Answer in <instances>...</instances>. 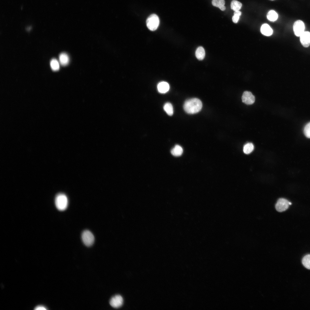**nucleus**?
Returning a JSON list of instances; mask_svg holds the SVG:
<instances>
[{
	"label": "nucleus",
	"mask_w": 310,
	"mask_h": 310,
	"mask_svg": "<svg viewBox=\"0 0 310 310\" xmlns=\"http://www.w3.org/2000/svg\"><path fill=\"white\" fill-rule=\"evenodd\" d=\"M202 106V102L199 99L194 98L186 100L184 104L183 108L187 113L193 114L199 112Z\"/></svg>",
	"instance_id": "nucleus-1"
},
{
	"label": "nucleus",
	"mask_w": 310,
	"mask_h": 310,
	"mask_svg": "<svg viewBox=\"0 0 310 310\" xmlns=\"http://www.w3.org/2000/svg\"><path fill=\"white\" fill-rule=\"evenodd\" d=\"M55 203L57 208L60 211H63L67 208L68 200L67 196L63 193H59L56 197Z\"/></svg>",
	"instance_id": "nucleus-2"
},
{
	"label": "nucleus",
	"mask_w": 310,
	"mask_h": 310,
	"mask_svg": "<svg viewBox=\"0 0 310 310\" xmlns=\"http://www.w3.org/2000/svg\"><path fill=\"white\" fill-rule=\"evenodd\" d=\"M146 25L151 30L154 31L158 28L159 24V19L158 16L153 14L150 16L146 21Z\"/></svg>",
	"instance_id": "nucleus-3"
},
{
	"label": "nucleus",
	"mask_w": 310,
	"mask_h": 310,
	"mask_svg": "<svg viewBox=\"0 0 310 310\" xmlns=\"http://www.w3.org/2000/svg\"><path fill=\"white\" fill-rule=\"evenodd\" d=\"M82 239L84 245L87 247L92 246L94 241V237L93 234L89 230H84L82 235Z\"/></svg>",
	"instance_id": "nucleus-4"
},
{
	"label": "nucleus",
	"mask_w": 310,
	"mask_h": 310,
	"mask_svg": "<svg viewBox=\"0 0 310 310\" xmlns=\"http://www.w3.org/2000/svg\"><path fill=\"white\" fill-rule=\"evenodd\" d=\"M305 24L303 22L300 20L295 21L293 26V29L295 35L297 36H300L304 32Z\"/></svg>",
	"instance_id": "nucleus-5"
},
{
	"label": "nucleus",
	"mask_w": 310,
	"mask_h": 310,
	"mask_svg": "<svg viewBox=\"0 0 310 310\" xmlns=\"http://www.w3.org/2000/svg\"><path fill=\"white\" fill-rule=\"evenodd\" d=\"M289 202L288 200L285 199H279L278 200L275 205L276 210L280 212L285 211L289 207Z\"/></svg>",
	"instance_id": "nucleus-6"
},
{
	"label": "nucleus",
	"mask_w": 310,
	"mask_h": 310,
	"mask_svg": "<svg viewBox=\"0 0 310 310\" xmlns=\"http://www.w3.org/2000/svg\"><path fill=\"white\" fill-rule=\"evenodd\" d=\"M123 300L122 297L120 295H116L112 297L109 301L110 305L115 308L121 307L123 303Z\"/></svg>",
	"instance_id": "nucleus-7"
},
{
	"label": "nucleus",
	"mask_w": 310,
	"mask_h": 310,
	"mask_svg": "<svg viewBox=\"0 0 310 310\" xmlns=\"http://www.w3.org/2000/svg\"><path fill=\"white\" fill-rule=\"evenodd\" d=\"M242 100V102L246 104L250 105L254 102L255 97L251 92L246 91L243 94Z\"/></svg>",
	"instance_id": "nucleus-8"
},
{
	"label": "nucleus",
	"mask_w": 310,
	"mask_h": 310,
	"mask_svg": "<svg viewBox=\"0 0 310 310\" xmlns=\"http://www.w3.org/2000/svg\"><path fill=\"white\" fill-rule=\"evenodd\" d=\"M300 41L303 46L308 47L310 45V32H304L300 36Z\"/></svg>",
	"instance_id": "nucleus-9"
},
{
	"label": "nucleus",
	"mask_w": 310,
	"mask_h": 310,
	"mask_svg": "<svg viewBox=\"0 0 310 310\" xmlns=\"http://www.w3.org/2000/svg\"><path fill=\"white\" fill-rule=\"evenodd\" d=\"M260 31L262 34L266 36H270L273 33L272 29L266 24H264L261 26Z\"/></svg>",
	"instance_id": "nucleus-10"
},
{
	"label": "nucleus",
	"mask_w": 310,
	"mask_h": 310,
	"mask_svg": "<svg viewBox=\"0 0 310 310\" xmlns=\"http://www.w3.org/2000/svg\"><path fill=\"white\" fill-rule=\"evenodd\" d=\"M157 88L159 92L164 93L168 91L169 89V85L166 82H162L158 84Z\"/></svg>",
	"instance_id": "nucleus-11"
},
{
	"label": "nucleus",
	"mask_w": 310,
	"mask_h": 310,
	"mask_svg": "<svg viewBox=\"0 0 310 310\" xmlns=\"http://www.w3.org/2000/svg\"><path fill=\"white\" fill-rule=\"evenodd\" d=\"M183 151L182 147L179 145H176L171 150V153L174 156H179L182 155Z\"/></svg>",
	"instance_id": "nucleus-12"
},
{
	"label": "nucleus",
	"mask_w": 310,
	"mask_h": 310,
	"mask_svg": "<svg viewBox=\"0 0 310 310\" xmlns=\"http://www.w3.org/2000/svg\"><path fill=\"white\" fill-rule=\"evenodd\" d=\"M212 3L213 5L218 7L222 11H224L226 9V7L224 6V0H212Z\"/></svg>",
	"instance_id": "nucleus-13"
},
{
	"label": "nucleus",
	"mask_w": 310,
	"mask_h": 310,
	"mask_svg": "<svg viewBox=\"0 0 310 310\" xmlns=\"http://www.w3.org/2000/svg\"><path fill=\"white\" fill-rule=\"evenodd\" d=\"M59 60L61 64L63 66L67 65L69 62L68 55L65 53H62L59 55Z\"/></svg>",
	"instance_id": "nucleus-14"
},
{
	"label": "nucleus",
	"mask_w": 310,
	"mask_h": 310,
	"mask_svg": "<svg viewBox=\"0 0 310 310\" xmlns=\"http://www.w3.org/2000/svg\"><path fill=\"white\" fill-rule=\"evenodd\" d=\"M205 55V51L202 47L199 46L195 52V56L198 60H201L203 59Z\"/></svg>",
	"instance_id": "nucleus-15"
},
{
	"label": "nucleus",
	"mask_w": 310,
	"mask_h": 310,
	"mask_svg": "<svg viewBox=\"0 0 310 310\" xmlns=\"http://www.w3.org/2000/svg\"><path fill=\"white\" fill-rule=\"evenodd\" d=\"M242 6V4L241 2L235 0L232 1L230 4L231 9L234 11L239 10L241 8Z\"/></svg>",
	"instance_id": "nucleus-16"
},
{
	"label": "nucleus",
	"mask_w": 310,
	"mask_h": 310,
	"mask_svg": "<svg viewBox=\"0 0 310 310\" xmlns=\"http://www.w3.org/2000/svg\"><path fill=\"white\" fill-rule=\"evenodd\" d=\"M277 13L274 10L269 11L267 13V17L268 19L270 21L274 22L277 20L278 18Z\"/></svg>",
	"instance_id": "nucleus-17"
},
{
	"label": "nucleus",
	"mask_w": 310,
	"mask_h": 310,
	"mask_svg": "<svg viewBox=\"0 0 310 310\" xmlns=\"http://www.w3.org/2000/svg\"><path fill=\"white\" fill-rule=\"evenodd\" d=\"M163 108L167 114L170 116L172 115L173 113V108L172 104L169 102H167L164 105Z\"/></svg>",
	"instance_id": "nucleus-18"
},
{
	"label": "nucleus",
	"mask_w": 310,
	"mask_h": 310,
	"mask_svg": "<svg viewBox=\"0 0 310 310\" xmlns=\"http://www.w3.org/2000/svg\"><path fill=\"white\" fill-rule=\"evenodd\" d=\"M254 146L252 143H248L245 144L243 147V151L246 154L251 153L253 150Z\"/></svg>",
	"instance_id": "nucleus-19"
},
{
	"label": "nucleus",
	"mask_w": 310,
	"mask_h": 310,
	"mask_svg": "<svg viewBox=\"0 0 310 310\" xmlns=\"http://www.w3.org/2000/svg\"><path fill=\"white\" fill-rule=\"evenodd\" d=\"M302 263L306 268L310 270V254L307 255L303 258Z\"/></svg>",
	"instance_id": "nucleus-20"
},
{
	"label": "nucleus",
	"mask_w": 310,
	"mask_h": 310,
	"mask_svg": "<svg viewBox=\"0 0 310 310\" xmlns=\"http://www.w3.org/2000/svg\"><path fill=\"white\" fill-rule=\"evenodd\" d=\"M50 65L51 69L53 71H57L59 69V63L58 61L55 59H53L51 61Z\"/></svg>",
	"instance_id": "nucleus-21"
},
{
	"label": "nucleus",
	"mask_w": 310,
	"mask_h": 310,
	"mask_svg": "<svg viewBox=\"0 0 310 310\" xmlns=\"http://www.w3.org/2000/svg\"><path fill=\"white\" fill-rule=\"evenodd\" d=\"M304 132L305 135L307 137L310 138V122L305 126L304 129Z\"/></svg>",
	"instance_id": "nucleus-22"
},
{
	"label": "nucleus",
	"mask_w": 310,
	"mask_h": 310,
	"mask_svg": "<svg viewBox=\"0 0 310 310\" xmlns=\"http://www.w3.org/2000/svg\"><path fill=\"white\" fill-rule=\"evenodd\" d=\"M35 310H46L47 309V307L43 305H37L34 308Z\"/></svg>",
	"instance_id": "nucleus-23"
},
{
	"label": "nucleus",
	"mask_w": 310,
	"mask_h": 310,
	"mask_svg": "<svg viewBox=\"0 0 310 310\" xmlns=\"http://www.w3.org/2000/svg\"><path fill=\"white\" fill-rule=\"evenodd\" d=\"M234 15L232 18V21L234 23H236L239 19V16L236 14H234Z\"/></svg>",
	"instance_id": "nucleus-24"
},
{
	"label": "nucleus",
	"mask_w": 310,
	"mask_h": 310,
	"mask_svg": "<svg viewBox=\"0 0 310 310\" xmlns=\"http://www.w3.org/2000/svg\"><path fill=\"white\" fill-rule=\"evenodd\" d=\"M234 14H236V15H238L239 16H240L241 15V13L240 11H239H239H235L234 12Z\"/></svg>",
	"instance_id": "nucleus-25"
},
{
	"label": "nucleus",
	"mask_w": 310,
	"mask_h": 310,
	"mask_svg": "<svg viewBox=\"0 0 310 310\" xmlns=\"http://www.w3.org/2000/svg\"><path fill=\"white\" fill-rule=\"evenodd\" d=\"M289 205H291V204H292V203H291V202H289Z\"/></svg>",
	"instance_id": "nucleus-26"
},
{
	"label": "nucleus",
	"mask_w": 310,
	"mask_h": 310,
	"mask_svg": "<svg viewBox=\"0 0 310 310\" xmlns=\"http://www.w3.org/2000/svg\"><path fill=\"white\" fill-rule=\"evenodd\" d=\"M270 0L273 1V0Z\"/></svg>",
	"instance_id": "nucleus-27"
}]
</instances>
